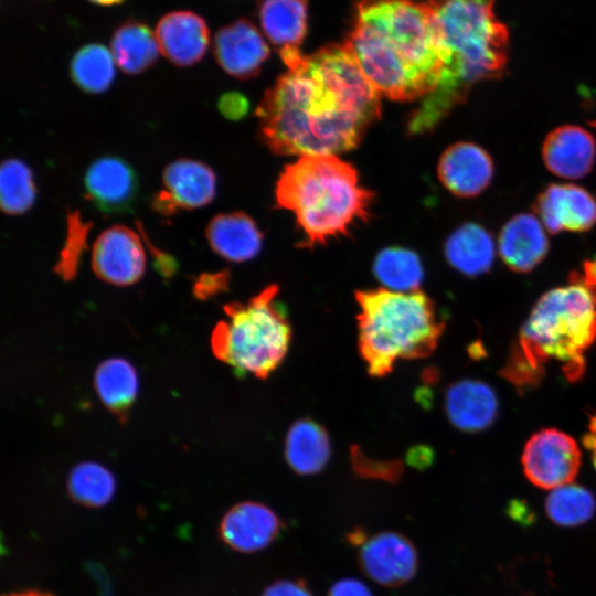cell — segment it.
<instances>
[{
  "instance_id": "cell-30",
  "label": "cell",
  "mask_w": 596,
  "mask_h": 596,
  "mask_svg": "<svg viewBox=\"0 0 596 596\" xmlns=\"http://www.w3.org/2000/svg\"><path fill=\"white\" fill-rule=\"evenodd\" d=\"M35 184L30 167L10 158L0 167V205L10 215L23 214L35 201Z\"/></svg>"
},
{
  "instance_id": "cell-35",
  "label": "cell",
  "mask_w": 596,
  "mask_h": 596,
  "mask_svg": "<svg viewBox=\"0 0 596 596\" xmlns=\"http://www.w3.org/2000/svg\"><path fill=\"white\" fill-rule=\"evenodd\" d=\"M139 234L148 246L155 262V266L163 277H171L177 270V260L166 252L159 249L149 241L146 231L140 222H137Z\"/></svg>"
},
{
  "instance_id": "cell-25",
  "label": "cell",
  "mask_w": 596,
  "mask_h": 596,
  "mask_svg": "<svg viewBox=\"0 0 596 596\" xmlns=\"http://www.w3.org/2000/svg\"><path fill=\"white\" fill-rule=\"evenodd\" d=\"M110 51L119 68L130 75L145 72L155 64L159 55L156 33L148 24L128 20L113 33Z\"/></svg>"
},
{
  "instance_id": "cell-31",
  "label": "cell",
  "mask_w": 596,
  "mask_h": 596,
  "mask_svg": "<svg viewBox=\"0 0 596 596\" xmlns=\"http://www.w3.org/2000/svg\"><path fill=\"white\" fill-rule=\"evenodd\" d=\"M593 493L578 485L555 488L545 500L547 517L562 526H576L587 522L595 512Z\"/></svg>"
},
{
  "instance_id": "cell-15",
  "label": "cell",
  "mask_w": 596,
  "mask_h": 596,
  "mask_svg": "<svg viewBox=\"0 0 596 596\" xmlns=\"http://www.w3.org/2000/svg\"><path fill=\"white\" fill-rule=\"evenodd\" d=\"M493 161L490 155L472 142H457L441 155L437 173L443 185L460 198L480 194L493 177Z\"/></svg>"
},
{
  "instance_id": "cell-42",
  "label": "cell",
  "mask_w": 596,
  "mask_h": 596,
  "mask_svg": "<svg viewBox=\"0 0 596 596\" xmlns=\"http://www.w3.org/2000/svg\"><path fill=\"white\" fill-rule=\"evenodd\" d=\"M3 596H55V595L46 593V592H41V590L28 589V590L11 593Z\"/></svg>"
},
{
  "instance_id": "cell-13",
  "label": "cell",
  "mask_w": 596,
  "mask_h": 596,
  "mask_svg": "<svg viewBox=\"0 0 596 596\" xmlns=\"http://www.w3.org/2000/svg\"><path fill=\"white\" fill-rule=\"evenodd\" d=\"M213 53L228 75L248 79L259 73L269 56V47L251 21L238 19L215 33Z\"/></svg>"
},
{
  "instance_id": "cell-24",
  "label": "cell",
  "mask_w": 596,
  "mask_h": 596,
  "mask_svg": "<svg viewBox=\"0 0 596 596\" xmlns=\"http://www.w3.org/2000/svg\"><path fill=\"white\" fill-rule=\"evenodd\" d=\"M326 429L312 419H299L289 428L285 440V458L299 475L320 472L330 457Z\"/></svg>"
},
{
  "instance_id": "cell-4",
  "label": "cell",
  "mask_w": 596,
  "mask_h": 596,
  "mask_svg": "<svg viewBox=\"0 0 596 596\" xmlns=\"http://www.w3.org/2000/svg\"><path fill=\"white\" fill-rule=\"evenodd\" d=\"M596 338V267L588 262L570 283L542 295L521 328L503 374L519 386L536 384L546 361L564 364L568 380L583 374L584 353Z\"/></svg>"
},
{
  "instance_id": "cell-38",
  "label": "cell",
  "mask_w": 596,
  "mask_h": 596,
  "mask_svg": "<svg viewBox=\"0 0 596 596\" xmlns=\"http://www.w3.org/2000/svg\"><path fill=\"white\" fill-rule=\"evenodd\" d=\"M328 596H373L371 589L360 579L348 577L337 581Z\"/></svg>"
},
{
  "instance_id": "cell-22",
  "label": "cell",
  "mask_w": 596,
  "mask_h": 596,
  "mask_svg": "<svg viewBox=\"0 0 596 596\" xmlns=\"http://www.w3.org/2000/svg\"><path fill=\"white\" fill-rule=\"evenodd\" d=\"M164 190L178 209L193 210L205 206L215 196L216 178L213 170L196 160L178 159L162 173Z\"/></svg>"
},
{
  "instance_id": "cell-2",
  "label": "cell",
  "mask_w": 596,
  "mask_h": 596,
  "mask_svg": "<svg viewBox=\"0 0 596 596\" xmlns=\"http://www.w3.org/2000/svg\"><path fill=\"white\" fill-rule=\"evenodd\" d=\"M380 94L393 100L434 93L447 64L433 12L415 0H360L344 42Z\"/></svg>"
},
{
  "instance_id": "cell-17",
  "label": "cell",
  "mask_w": 596,
  "mask_h": 596,
  "mask_svg": "<svg viewBox=\"0 0 596 596\" xmlns=\"http://www.w3.org/2000/svg\"><path fill=\"white\" fill-rule=\"evenodd\" d=\"M596 143L593 135L577 125H563L547 134L542 159L553 174L568 180L581 179L593 169Z\"/></svg>"
},
{
  "instance_id": "cell-8",
  "label": "cell",
  "mask_w": 596,
  "mask_h": 596,
  "mask_svg": "<svg viewBox=\"0 0 596 596\" xmlns=\"http://www.w3.org/2000/svg\"><path fill=\"white\" fill-rule=\"evenodd\" d=\"M579 465L581 451L576 441L555 428H544L533 434L522 453L526 478L542 489L571 483Z\"/></svg>"
},
{
  "instance_id": "cell-44",
  "label": "cell",
  "mask_w": 596,
  "mask_h": 596,
  "mask_svg": "<svg viewBox=\"0 0 596 596\" xmlns=\"http://www.w3.org/2000/svg\"><path fill=\"white\" fill-rule=\"evenodd\" d=\"M588 125H589L590 127L596 128V119L589 120V121H588Z\"/></svg>"
},
{
  "instance_id": "cell-28",
  "label": "cell",
  "mask_w": 596,
  "mask_h": 596,
  "mask_svg": "<svg viewBox=\"0 0 596 596\" xmlns=\"http://www.w3.org/2000/svg\"><path fill=\"white\" fill-rule=\"evenodd\" d=\"M114 61L111 51L105 45L86 44L76 51L71 61L72 81L86 93H103L115 78Z\"/></svg>"
},
{
  "instance_id": "cell-1",
  "label": "cell",
  "mask_w": 596,
  "mask_h": 596,
  "mask_svg": "<svg viewBox=\"0 0 596 596\" xmlns=\"http://www.w3.org/2000/svg\"><path fill=\"white\" fill-rule=\"evenodd\" d=\"M380 94L345 43L328 44L283 74L260 100V136L276 155L353 149L380 118Z\"/></svg>"
},
{
  "instance_id": "cell-16",
  "label": "cell",
  "mask_w": 596,
  "mask_h": 596,
  "mask_svg": "<svg viewBox=\"0 0 596 596\" xmlns=\"http://www.w3.org/2000/svg\"><path fill=\"white\" fill-rule=\"evenodd\" d=\"M258 18L265 35L278 50L283 62L291 67L304 54L300 45L308 30L307 0H263Z\"/></svg>"
},
{
  "instance_id": "cell-3",
  "label": "cell",
  "mask_w": 596,
  "mask_h": 596,
  "mask_svg": "<svg viewBox=\"0 0 596 596\" xmlns=\"http://www.w3.org/2000/svg\"><path fill=\"white\" fill-rule=\"evenodd\" d=\"M447 64L437 89L422 99L408 129L421 134L434 128L464 102L470 87L497 79L508 62L509 33L494 12V0H427Z\"/></svg>"
},
{
  "instance_id": "cell-27",
  "label": "cell",
  "mask_w": 596,
  "mask_h": 596,
  "mask_svg": "<svg viewBox=\"0 0 596 596\" xmlns=\"http://www.w3.org/2000/svg\"><path fill=\"white\" fill-rule=\"evenodd\" d=\"M373 274L385 289L398 292L417 290L424 277L418 255L398 246L384 248L376 255Z\"/></svg>"
},
{
  "instance_id": "cell-7",
  "label": "cell",
  "mask_w": 596,
  "mask_h": 596,
  "mask_svg": "<svg viewBox=\"0 0 596 596\" xmlns=\"http://www.w3.org/2000/svg\"><path fill=\"white\" fill-rule=\"evenodd\" d=\"M277 294L278 287L272 285L247 302L227 304L226 318L212 332L215 356L240 374L266 377L288 351L291 326Z\"/></svg>"
},
{
  "instance_id": "cell-39",
  "label": "cell",
  "mask_w": 596,
  "mask_h": 596,
  "mask_svg": "<svg viewBox=\"0 0 596 596\" xmlns=\"http://www.w3.org/2000/svg\"><path fill=\"white\" fill-rule=\"evenodd\" d=\"M151 205L158 214L166 217L174 215L179 210L172 198L164 189L155 194Z\"/></svg>"
},
{
  "instance_id": "cell-18",
  "label": "cell",
  "mask_w": 596,
  "mask_h": 596,
  "mask_svg": "<svg viewBox=\"0 0 596 596\" xmlns=\"http://www.w3.org/2000/svg\"><path fill=\"white\" fill-rule=\"evenodd\" d=\"M155 33L161 53L178 66L199 62L210 44L206 22L191 11L167 13L158 21Z\"/></svg>"
},
{
  "instance_id": "cell-26",
  "label": "cell",
  "mask_w": 596,
  "mask_h": 596,
  "mask_svg": "<svg viewBox=\"0 0 596 596\" xmlns=\"http://www.w3.org/2000/svg\"><path fill=\"white\" fill-rule=\"evenodd\" d=\"M94 383L103 404L120 419H125L138 393L135 368L124 359H108L98 365Z\"/></svg>"
},
{
  "instance_id": "cell-14",
  "label": "cell",
  "mask_w": 596,
  "mask_h": 596,
  "mask_svg": "<svg viewBox=\"0 0 596 596\" xmlns=\"http://www.w3.org/2000/svg\"><path fill=\"white\" fill-rule=\"evenodd\" d=\"M283 525L280 518L269 507L244 501L223 515L219 534L232 550L254 553L272 544L281 533Z\"/></svg>"
},
{
  "instance_id": "cell-5",
  "label": "cell",
  "mask_w": 596,
  "mask_h": 596,
  "mask_svg": "<svg viewBox=\"0 0 596 596\" xmlns=\"http://www.w3.org/2000/svg\"><path fill=\"white\" fill-rule=\"evenodd\" d=\"M275 195L278 206L294 213L308 247L347 234L369 217L373 201L356 170L336 155L302 156L287 166Z\"/></svg>"
},
{
  "instance_id": "cell-20",
  "label": "cell",
  "mask_w": 596,
  "mask_h": 596,
  "mask_svg": "<svg viewBox=\"0 0 596 596\" xmlns=\"http://www.w3.org/2000/svg\"><path fill=\"white\" fill-rule=\"evenodd\" d=\"M550 242L539 217L520 213L501 228L498 252L505 266L518 273H529L547 255Z\"/></svg>"
},
{
  "instance_id": "cell-21",
  "label": "cell",
  "mask_w": 596,
  "mask_h": 596,
  "mask_svg": "<svg viewBox=\"0 0 596 596\" xmlns=\"http://www.w3.org/2000/svg\"><path fill=\"white\" fill-rule=\"evenodd\" d=\"M211 248L231 262L254 258L262 247V233L256 223L243 212L215 215L205 228Z\"/></svg>"
},
{
  "instance_id": "cell-36",
  "label": "cell",
  "mask_w": 596,
  "mask_h": 596,
  "mask_svg": "<svg viewBox=\"0 0 596 596\" xmlns=\"http://www.w3.org/2000/svg\"><path fill=\"white\" fill-rule=\"evenodd\" d=\"M260 596H313L301 579H280L267 586Z\"/></svg>"
},
{
  "instance_id": "cell-9",
  "label": "cell",
  "mask_w": 596,
  "mask_h": 596,
  "mask_svg": "<svg viewBox=\"0 0 596 596\" xmlns=\"http://www.w3.org/2000/svg\"><path fill=\"white\" fill-rule=\"evenodd\" d=\"M140 237L123 225L102 232L92 251V266L97 277L117 286L137 283L146 268V255Z\"/></svg>"
},
{
  "instance_id": "cell-23",
  "label": "cell",
  "mask_w": 596,
  "mask_h": 596,
  "mask_svg": "<svg viewBox=\"0 0 596 596\" xmlns=\"http://www.w3.org/2000/svg\"><path fill=\"white\" fill-rule=\"evenodd\" d=\"M444 254L454 269L465 276L477 277L492 267L494 241L482 225L465 223L448 236Z\"/></svg>"
},
{
  "instance_id": "cell-19",
  "label": "cell",
  "mask_w": 596,
  "mask_h": 596,
  "mask_svg": "<svg viewBox=\"0 0 596 596\" xmlns=\"http://www.w3.org/2000/svg\"><path fill=\"white\" fill-rule=\"evenodd\" d=\"M445 412L456 428L478 433L496 421L499 401L496 391L486 382L465 379L446 390Z\"/></svg>"
},
{
  "instance_id": "cell-11",
  "label": "cell",
  "mask_w": 596,
  "mask_h": 596,
  "mask_svg": "<svg viewBox=\"0 0 596 596\" xmlns=\"http://www.w3.org/2000/svg\"><path fill=\"white\" fill-rule=\"evenodd\" d=\"M545 230L551 234L562 231L586 232L596 224V200L584 188L573 183H552L534 204Z\"/></svg>"
},
{
  "instance_id": "cell-29",
  "label": "cell",
  "mask_w": 596,
  "mask_h": 596,
  "mask_svg": "<svg viewBox=\"0 0 596 596\" xmlns=\"http://www.w3.org/2000/svg\"><path fill=\"white\" fill-rule=\"evenodd\" d=\"M116 481L113 473L100 464L82 462L67 478V491L77 503L88 508L106 505L114 497Z\"/></svg>"
},
{
  "instance_id": "cell-6",
  "label": "cell",
  "mask_w": 596,
  "mask_h": 596,
  "mask_svg": "<svg viewBox=\"0 0 596 596\" xmlns=\"http://www.w3.org/2000/svg\"><path fill=\"white\" fill-rule=\"evenodd\" d=\"M358 347L372 376L389 374L398 360L433 353L445 322L423 291L385 288L356 291Z\"/></svg>"
},
{
  "instance_id": "cell-43",
  "label": "cell",
  "mask_w": 596,
  "mask_h": 596,
  "mask_svg": "<svg viewBox=\"0 0 596 596\" xmlns=\"http://www.w3.org/2000/svg\"><path fill=\"white\" fill-rule=\"evenodd\" d=\"M88 1L95 4H99V6H114V4L121 3L124 0H88Z\"/></svg>"
},
{
  "instance_id": "cell-34",
  "label": "cell",
  "mask_w": 596,
  "mask_h": 596,
  "mask_svg": "<svg viewBox=\"0 0 596 596\" xmlns=\"http://www.w3.org/2000/svg\"><path fill=\"white\" fill-rule=\"evenodd\" d=\"M228 279L230 275L227 270L213 274H202L194 283V294L200 298H206L215 295L227 288Z\"/></svg>"
},
{
  "instance_id": "cell-10",
  "label": "cell",
  "mask_w": 596,
  "mask_h": 596,
  "mask_svg": "<svg viewBox=\"0 0 596 596\" xmlns=\"http://www.w3.org/2000/svg\"><path fill=\"white\" fill-rule=\"evenodd\" d=\"M359 563L375 583L395 587L414 577L418 557L415 546L406 536L386 531L373 535L361 545Z\"/></svg>"
},
{
  "instance_id": "cell-40",
  "label": "cell",
  "mask_w": 596,
  "mask_h": 596,
  "mask_svg": "<svg viewBox=\"0 0 596 596\" xmlns=\"http://www.w3.org/2000/svg\"><path fill=\"white\" fill-rule=\"evenodd\" d=\"M584 445L592 451L594 467L596 469V415L592 418L588 433L585 435Z\"/></svg>"
},
{
  "instance_id": "cell-41",
  "label": "cell",
  "mask_w": 596,
  "mask_h": 596,
  "mask_svg": "<svg viewBox=\"0 0 596 596\" xmlns=\"http://www.w3.org/2000/svg\"><path fill=\"white\" fill-rule=\"evenodd\" d=\"M349 542L352 544L362 545L368 539L363 530H354L348 534Z\"/></svg>"
},
{
  "instance_id": "cell-33",
  "label": "cell",
  "mask_w": 596,
  "mask_h": 596,
  "mask_svg": "<svg viewBox=\"0 0 596 596\" xmlns=\"http://www.w3.org/2000/svg\"><path fill=\"white\" fill-rule=\"evenodd\" d=\"M352 467L361 478L379 479L387 482H397L403 475V465L398 460L379 461L360 454L352 448Z\"/></svg>"
},
{
  "instance_id": "cell-37",
  "label": "cell",
  "mask_w": 596,
  "mask_h": 596,
  "mask_svg": "<svg viewBox=\"0 0 596 596\" xmlns=\"http://www.w3.org/2000/svg\"><path fill=\"white\" fill-rule=\"evenodd\" d=\"M248 108L246 98L235 92L226 93L219 100L220 111L230 119L242 118Z\"/></svg>"
},
{
  "instance_id": "cell-32",
  "label": "cell",
  "mask_w": 596,
  "mask_h": 596,
  "mask_svg": "<svg viewBox=\"0 0 596 596\" xmlns=\"http://www.w3.org/2000/svg\"><path fill=\"white\" fill-rule=\"evenodd\" d=\"M92 223L85 222L78 211L67 214L64 245L54 270L65 280L76 276L82 254L87 248V237Z\"/></svg>"
},
{
  "instance_id": "cell-12",
  "label": "cell",
  "mask_w": 596,
  "mask_h": 596,
  "mask_svg": "<svg viewBox=\"0 0 596 596\" xmlns=\"http://www.w3.org/2000/svg\"><path fill=\"white\" fill-rule=\"evenodd\" d=\"M132 167L116 156H104L88 167L84 177L86 195L106 214L131 212L138 193Z\"/></svg>"
}]
</instances>
